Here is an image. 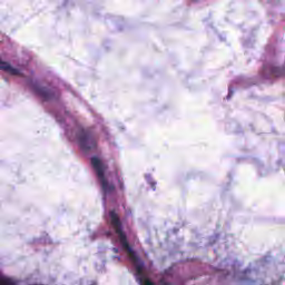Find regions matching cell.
Returning <instances> with one entry per match:
<instances>
[{
    "instance_id": "cell-1",
    "label": "cell",
    "mask_w": 285,
    "mask_h": 285,
    "mask_svg": "<svg viewBox=\"0 0 285 285\" xmlns=\"http://www.w3.org/2000/svg\"><path fill=\"white\" fill-rule=\"evenodd\" d=\"M0 69L6 71V73H8V74H12L14 76H22V73H20L19 70H17L16 68L13 67L12 65H10L7 62H5V60H3L2 58H0Z\"/></svg>"
},
{
    "instance_id": "cell-2",
    "label": "cell",
    "mask_w": 285,
    "mask_h": 285,
    "mask_svg": "<svg viewBox=\"0 0 285 285\" xmlns=\"http://www.w3.org/2000/svg\"><path fill=\"white\" fill-rule=\"evenodd\" d=\"M93 165L95 167L96 172H97V174L100 178V181L103 182V184L106 185L105 183V176H104V170H103V166H101V163L99 160H93Z\"/></svg>"
},
{
    "instance_id": "cell-3",
    "label": "cell",
    "mask_w": 285,
    "mask_h": 285,
    "mask_svg": "<svg viewBox=\"0 0 285 285\" xmlns=\"http://www.w3.org/2000/svg\"><path fill=\"white\" fill-rule=\"evenodd\" d=\"M143 285H155L154 283H152L150 279H147V278H144L143 279Z\"/></svg>"
}]
</instances>
